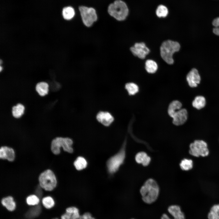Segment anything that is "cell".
<instances>
[{"label": "cell", "mask_w": 219, "mask_h": 219, "mask_svg": "<svg viewBox=\"0 0 219 219\" xmlns=\"http://www.w3.org/2000/svg\"><path fill=\"white\" fill-rule=\"evenodd\" d=\"M140 192L144 202L150 204L154 202L157 199L159 189L156 181L150 179L147 180L141 187Z\"/></svg>", "instance_id": "6da1fadb"}, {"label": "cell", "mask_w": 219, "mask_h": 219, "mask_svg": "<svg viewBox=\"0 0 219 219\" xmlns=\"http://www.w3.org/2000/svg\"><path fill=\"white\" fill-rule=\"evenodd\" d=\"M107 10L111 16L119 21L125 20L129 13L127 4L121 0H116L110 4Z\"/></svg>", "instance_id": "7a4b0ae2"}, {"label": "cell", "mask_w": 219, "mask_h": 219, "mask_svg": "<svg viewBox=\"0 0 219 219\" xmlns=\"http://www.w3.org/2000/svg\"><path fill=\"white\" fill-rule=\"evenodd\" d=\"M179 43L170 40H166L162 43L160 48V55L162 59L167 64L173 63V55L180 48Z\"/></svg>", "instance_id": "3957f363"}, {"label": "cell", "mask_w": 219, "mask_h": 219, "mask_svg": "<svg viewBox=\"0 0 219 219\" xmlns=\"http://www.w3.org/2000/svg\"><path fill=\"white\" fill-rule=\"evenodd\" d=\"M72 140L68 137H57L53 139L51 144V150L54 154L58 155L61 152L60 148H62L64 151L70 153H72L73 149Z\"/></svg>", "instance_id": "277c9868"}, {"label": "cell", "mask_w": 219, "mask_h": 219, "mask_svg": "<svg viewBox=\"0 0 219 219\" xmlns=\"http://www.w3.org/2000/svg\"><path fill=\"white\" fill-rule=\"evenodd\" d=\"M125 144L124 143L120 151L107 161L106 166L108 173L112 175L116 173L123 163L125 156Z\"/></svg>", "instance_id": "5b68a950"}, {"label": "cell", "mask_w": 219, "mask_h": 219, "mask_svg": "<svg viewBox=\"0 0 219 219\" xmlns=\"http://www.w3.org/2000/svg\"><path fill=\"white\" fill-rule=\"evenodd\" d=\"M38 180L40 186L47 191H51L56 187L57 180L54 172L48 169L40 175Z\"/></svg>", "instance_id": "8992f818"}, {"label": "cell", "mask_w": 219, "mask_h": 219, "mask_svg": "<svg viewBox=\"0 0 219 219\" xmlns=\"http://www.w3.org/2000/svg\"><path fill=\"white\" fill-rule=\"evenodd\" d=\"M78 9L82 22L86 26L90 27L97 21V15L94 8L81 6Z\"/></svg>", "instance_id": "52a82bcc"}, {"label": "cell", "mask_w": 219, "mask_h": 219, "mask_svg": "<svg viewBox=\"0 0 219 219\" xmlns=\"http://www.w3.org/2000/svg\"><path fill=\"white\" fill-rule=\"evenodd\" d=\"M189 153L196 157H205L209 154L207 143L202 140H196L189 145Z\"/></svg>", "instance_id": "ba28073f"}, {"label": "cell", "mask_w": 219, "mask_h": 219, "mask_svg": "<svg viewBox=\"0 0 219 219\" xmlns=\"http://www.w3.org/2000/svg\"><path fill=\"white\" fill-rule=\"evenodd\" d=\"M133 54L138 58L144 59L149 54L150 50L143 42L137 43L130 48Z\"/></svg>", "instance_id": "9c48e42d"}, {"label": "cell", "mask_w": 219, "mask_h": 219, "mask_svg": "<svg viewBox=\"0 0 219 219\" xmlns=\"http://www.w3.org/2000/svg\"><path fill=\"white\" fill-rule=\"evenodd\" d=\"M98 122L105 126H109L114 120V118L109 112L106 111H101L98 112L96 116Z\"/></svg>", "instance_id": "30bf717a"}, {"label": "cell", "mask_w": 219, "mask_h": 219, "mask_svg": "<svg viewBox=\"0 0 219 219\" xmlns=\"http://www.w3.org/2000/svg\"><path fill=\"white\" fill-rule=\"evenodd\" d=\"M188 113L185 109H181L176 111L172 117L173 123L176 126L182 125L187 120Z\"/></svg>", "instance_id": "8fae6325"}, {"label": "cell", "mask_w": 219, "mask_h": 219, "mask_svg": "<svg viewBox=\"0 0 219 219\" xmlns=\"http://www.w3.org/2000/svg\"><path fill=\"white\" fill-rule=\"evenodd\" d=\"M186 79L189 86L192 88L196 87L201 80L198 71L195 68L192 69L188 73Z\"/></svg>", "instance_id": "7c38bea8"}, {"label": "cell", "mask_w": 219, "mask_h": 219, "mask_svg": "<svg viewBox=\"0 0 219 219\" xmlns=\"http://www.w3.org/2000/svg\"><path fill=\"white\" fill-rule=\"evenodd\" d=\"M15 153L13 149L7 146H2L0 149V158L6 159L9 162L13 161L15 158Z\"/></svg>", "instance_id": "4fadbf2b"}, {"label": "cell", "mask_w": 219, "mask_h": 219, "mask_svg": "<svg viewBox=\"0 0 219 219\" xmlns=\"http://www.w3.org/2000/svg\"><path fill=\"white\" fill-rule=\"evenodd\" d=\"M78 209L75 207H71L66 209V212L61 216V219H78L80 217Z\"/></svg>", "instance_id": "5bb4252c"}, {"label": "cell", "mask_w": 219, "mask_h": 219, "mask_svg": "<svg viewBox=\"0 0 219 219\" xmlns=\"http://www.w3.org/2000/svg\"><path fill=\"white\" fill-rule=\"evenodd\" d=\"M168 210L174 219H185V215L180 207L177 205H172L169 207Z\"/></svg>", "instance_id": "9a60e30c"}, {"label": "cell", "mask_w": 219, "mask_h": 219, "mask_svg": "<svg viewBox=\"0 0 219 219\" xmlns=\"http://www.w3.org/2000/svg\"><path fill=\"white\" fill-rule=\"evenodd\" d=\"M2 205L9 211H12L16 209V204L13 197L11 196L3 198L1 200Z\"/></svg>", "instance_id": "2e32d148"}, {"label": "cell", "mask_w": 219, "mask_h": 219, "mask_svg": "<svg viewBox=\"0 0 219 219\" xmlns=\"http://www.w3.org/2000/svg\"><path fill=\"white\" fill-rule=\"evenodd\" d=\"M48 84L44 82L37 83L35 86V90L38 95L43 96L47 95L49 91Z\"/></svg>", "instance_id": "e0dca14e"}, {"label": "cell", "mask_w": 219, "mask_h": 219, "mask_svg": "<svg viewBox=\"0 0 219 219\" xmlns=\"http://www.w3.org/2000/svg\"><path fill=\"white\" fill-rule=\"evenodd\" d=\"M136 162L138 163L142 164L144 166L148 165L151 161V158L144 152L137 153L135 157Z\"/></svg>", "instance_id": "ac0fdd59"}, {"label": "cell", "mask_w": 219, "mask_h": 219, "mask_svg": "<svg viewBox=\"0 0 219 219\" xmlns=\"http://www.w3.org/2000/svg\"><path fill=\"white\" fill-rule=\"evenodd\" d=\"M41 211V207L38 205L31 208L26 213L25 217L28 219H33L38 217Z\"/></svg>", "instance_id": "d6986e66"}, {"label": "cell", "mask_w": 219, "mask_h": 219, "mask_svg": "<svg viewBox=\"0 0 219 219\" xmlns=\"http://www.w3.org/2000/svg\"><path fill=\"white\" fill-rule=\"evenodd\" d=\"M25 107L20 103H18L12 107V113L13 116L16 118H20L23 114Z\"/></svg>", "instance_id": "ffe728a7"}, {"label": "cell", "mask_w": 219, "mask_h": 219, "mask_svg": "<svg viewBox=\"0 0 219 219\" xmlns=\"http://www.w3.org/2000/svg\"><path fill=\"white\" fill-rule=\"evenodd\" d=\"M182 104L178 100H174L170 103L168 108V113L171 117H172L175 113L181 109Z\"/></svg>", "instance_id": "44dd1931"}, {"label": "cell", "mask_w": 219, "mask_h": 219, "mask_svg": "<svg viewBox=\"0 0 219 219\" xmlns=\"http://www.w3.org/2000/svg\"><path fill=\"white\" fill-rule=\"evenodd\" d=\"M206 103L205 98L201 96H196L192 103L193 106L197 109H200L204 107Z\"/></svg>", "instance_id": "7402d4cb"}, {"label": "cell", "mask_w": 219, "mask_h": 219, "mask_svg": "<svg viewBox=\"0 0 219 219\" xmlns=\"http://www.w3.org/2000/svg\"><path fill=\"white\" fill-rule=\"evenodd\" d=\"M88 164L86 159L83 157L78 156L74 162V165L75 169L80 171L85 168Z\"/></svg>", "instance_id": "603a6c76"}, {"label": "cell", "mask_w": 219, "mask_h": 219, "mask_svg": "<svg viewBox=\"0 0 219 219\" xmlns=\"http://www.w3.org/2000/svg\"><path fill=\"white\" fill-rule=\"evenodd\" d=\"M75 15L74 9L72 7L67 6L64 8L62 11V15L64 18L66 20H70Z\"/></svg>", "instance_id": "cb8c5ba5"}, {"label": "cell", "mask_w": 219, "mask_h": 219, "mask_svg": "<svg viewBox=\"0 0 219 219\" xmlns=\"http://www.w3.org/2000/svg\"><path fill=\"white\" fill-rule=\"evenodd\" d=\"M156 63L151 60H148L145 63V68L146 71L150 73H155L158 69Z\"/></svg>", "instance_id": "d4e9b609"}, {"label": "cell", "mask_w": 219, "mask_h": 219, "mask_svg": "<svg viewBox=\"0 0 219 219\" xmlns=\"http://www.w3.org/2000/svg\"><path fill=\"white\" fill-rule=\"evenodd\" d=\"M42 203L43 207L47 209L51 208L55 205L54 199L49 196L43 197L42 199Z\"/></svg>", "instance_id": "484cf974"}, {"label": "cell", "mask_w": 219, "mask_h": 219, "mask_svg": "<svg viewBox=\"0 0 219 219\" xmlns=\"http://www.w3.org/2000/svg\"><path fill=\"white\" fill-rule=\"evenodd\" d=\"M125 88L130 95H134L138 92L139 90V88L137 85L133 82L126 84Z\"/></svg>", "instance_id": "4316f807"}, {"label": "cell", "mask_w": 219, "mask_h": 219, "mask_svg": "<svg viewBox=\"0 0 219 219\" xmlns=\"http://www.w3.org/2000/svg\"><path fill=\"white\" fill-rule=\"evenodd\" d=\"M180 166L183 170H189L191 169L193 167V161L190 159H184L181 162Z\"/></svg>", "instance_id": "83f0119b"}, {"label": "cell", "mask_w": 219, "mask_h": 219, "mask_svg": "<svg viewBox=\"0 0 219 219\" xmlns=\"http://www.w3.org/2000/svg\"><path fill=\"white\" fill-rule=\"evenodd\" d=\"M40 200L38 196L35 195H31L26 199L27 204L30 206H35L38 205Z\"/></svg>", "instance_id": "f1b7e54d"}, {"label": "cell", "mask_w": 219, "mask_h": 219, "mask_svg": "<svg viewBox=\"0 0 219 219\" xmlns=\"http://www.w3.org/2000/svg\"><path fill=\"white\" fill-rule=\"evenodd\" d=\"M156 13L157 16L159 17H165L168 14V9L165 5H160L157 7Z\"/></svg>", "instance_id": "f546056e"}, {"label": "cell", "mask_w": 219, "mask_h": 219, "mask_svg": "<svg viewBox=\"0 0 219 219\" xmlns=\"http://www.w3.org/2000/svg\"><path fill=\"white\" fill-rule=\"evenodd\" d=\"M212 24L215 27L213 29V32L216 35L219 36V17L214 19Z\"/></svg>", "instance_id": "4dcf8cb0"}, {"label": "cell", "mask_w": 219, "mask_h": 219, "mask_svg": "<svg viewBox=\"0 0 219 219\" xmlns=\"http://www.w3.org/2000/svg\"><path fill=\"white\" fill-rule=\"evenodd\" d=\"M78 219H95L89 212H86L81 215Z\"/></svg>", "instance_id": "1f68e13d"}, {"label": "cell", "mask_w": 219, "mask_h": 219, "mask_svg": "<svg viewBox=\"0 0 219 219\" xmlns=\"http://www.w3.org/2000/svg\"><path fill=\"white\" fill-rule=\"evenodd\" d=\"M210 211L219 215V204H215L211 208Z\"/></svg>", "instance_id": "d6a6232c"}, {"label": "cell", "mask_w": 219, "mask_h": 219, "mask_svg": "<svg viewBox=\"0 0 219 219\" xmlns=\"http://www.w3.org/2000/svg\"><path fill=\"white\" fill-rule=\"evenodd\" d=\"M209 219H219V215L210 211L208 215Z\"/></svg>", "instance_id": "836d02e7"}, {"label": "cell", "mask_w": 219, "mask_h": 219, "mask_svg": "<svg viewBox=\"0 0 219 219\" xmlns=\"http://www.w3.org/2000/svg\"><path fill=\"white\" fill-rule=\"evenodd\" d=\"M161 219H171L168 215L165 214H162L161 217Z\"/></svg>", "instance_id": "e575fe53"}, {"label": "cell", "mask_w": 219, "mask_h": 219, "mask_svg": "<svg viewBox=\"0 0 219 219\" xmlns=\"http://www.w3.org/2000/svg\"><path fill=\"white\" fill-rule=\"evenodd\" d=\"M2 66H1L0 67V70L1 71H2Z\"/></svg>", "instance_id": "d590c367"}, {"label": "cell", "mask_w": 219, "mask_h": 219, "mask_svg": "<svg viewBox=\"0 0 219 219\" xmlns=\"http://www.w3.org/2000/svg\"><path fill=\"white\" fill-rule=\"evenodd\" d=\"M53 219H59L58 218H54Z\"/></svg>", "instance_id": "8d00e7d4"}, {"label": "cell", "mask_w": 219, "mask_h": 219, "mask_svg": "<svg viewBox=\"0 0 219 219\" xmlns=\"http://www.w3.org/2000/svg\"></svg>", "instance_id": "74e56055"}]
</instances>
